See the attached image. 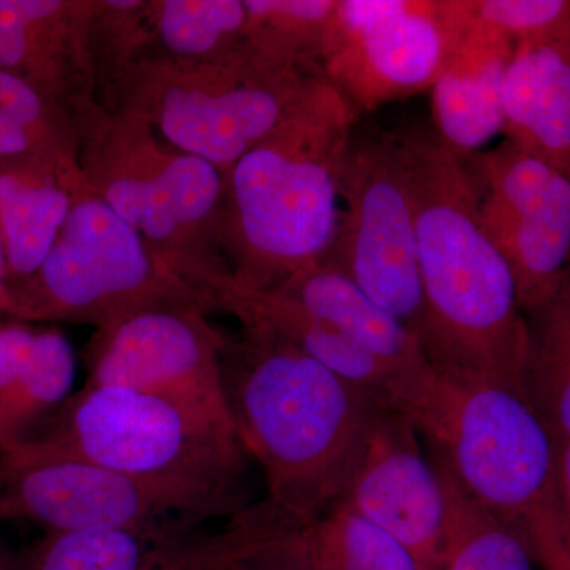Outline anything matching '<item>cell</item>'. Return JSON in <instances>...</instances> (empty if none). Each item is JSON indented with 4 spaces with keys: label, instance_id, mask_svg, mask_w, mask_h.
<instances>
[{
    "label": "cell",
    "instance_id": "5bb4252c",
    "mask_svg": "<svg viewBox=\"0 0 570 570\" xmlns=\"http://www.w3.org/2000/svg\"><path fill=\"white\" fill-rule=\"evenodd\" d=\"M419 433L411 420L382 409L365 456L336 505L389 532L428 570H439L448 523L444 490Z\"/></svg>",
    "mask_w": 570,
    "mask_h": 570
},
{
    "label": "cell",
    "instance_id": "d4e9b609",
    "mask_svg": "<svg viewBox=\"0 0 570 570\" xmlns=\"http://www.w3.org/2000/svg\"><path fill=\"white\" fill-rule=\"evenodd\" d=\"M298 538L314 570H428L389 532L343 505L299 528Z\"/></svg>",
    "mask_w": 570,
    "mask_h": 570
},
{
    "label": "cell",
    "instance_id": "3957f363",
    "mask_svg": "<svg viewBox=\"0 0 570 570\" xmlns=\"http://www.w3.org/2000/svg\"><path fill=\"white\" fill-rule=\"evenodd\" d=\"M356 112L325 80L225 178L224 255L235 283L273 288L324 261Z\"/></svg>",
    "mask_w": 570,
    "mask_h": 570
},
{
    "label": "cell",
    "instance_id": "7a4b0ae2",
    "mask_svg": "<svg viewBox=\"0 0 570 570\" xmlns=\"http://www.w3.org/2000/svg\"><path fill=\"white\" fill-rule=\"evenodd\" d=\"M223 376L239 441L264 471L265 504L294 528L322 519L351 485L384 407L311 356L249 330L227 336Z\"/></svg>",
    "mask_w": 570,
    "mask_h": 570
},
{
    "label": "cell",
    "instance_id": "277c9868",
    "mask_svg": "<svg viewBox=\"0 0 570 570\" xmlns=\"http://www.w3.org/2000/svg\"><path fill=\"white\" fill-rule=\"evenodd\" d=\"M420 433L469 497L530 547L542 570H570L557 441L527 390L442 379Z\"/></svg>",
    "mask_w": 570,
    "mask_h": 570
},
{
    "label": "cell",
    "instance_id": "4316f807",
    "mask_svg": "<svg viewBox=\"0 0 570 570\" xmlns=\"http://www.w3.org/2000/svg\"><path fill=\"white\" fill-rule=\"evenodd\" d=\"M151 0H96L89 24L97 102L115 111L124 75L135 66L149 41Z\"/></svg>",
    "mask_w": 570,
    "mask_h": 570
},
{
    "label": "cell",
    "instance_id": "4fadbf2b",
    "mask_svg": "<svg viewBox=\"0 0 570 570\" xmlns=\"http://www.w3.org/2000/svg\"><path fill=\"white\" fill-rule=\"evenodd\" d=\"M466 24L464 0H392L381 18L326 52L322 75L356 115L377 110L431 89Z\"/></svg>",
    "mask_w": 570,
    "mask_h": 570
},
{
    "label": "cell",
    "instance_id": "603a6c76",
    "mask_svg": "<svg viewBox=\"0 0 570 570\" xmlns=\"http://www.w3.org/2000/svg\"><path fill=\"white\" fill-rule=\"evenodd\" d=\"M436 468L445 498V547L439 570H539L528 543L479 505L436 453Z\"/></svg>",
    "mask_w": 570,
    "mask_h": 570
},
{
    "label": "cell",
    "instance_id": "d6a6232c",
    "mask_svg": "<svg viewBox=\"0 0 570 570\" xmlns=\"http://www.w3.org/2000/svg\"><path fill=\"white\" fill-rule=\"evenodd\" d=\"M0 570H28V562H26V558L13 553L3 543H0Z\"/></svg>",
    "mask_w": 570,
    "mask_h": 570
},
{
    "label": "cell",
    "instance_id": "9c48e42d",
    "mask_svg": "<svg viewBox=\"0 0 570 570\" xmlns=\"http://www.w3.org/2000/svg\"><path fill=\"white\" fill-rule=\"evenodd\" d=\"M243 494L154 482L20 445L0 453V521L47 532L135 530L193 534L250 508Z\"/></svg>",
    "mask_w": 570,
    "mask_h": 570
},
{
    "label": "cell",
    "instance_id": "83f0119b",
    "mask_svg": "<svg viewBox=\"0 0 570 570\" xmlns=\"http://www.w3.org/2000/svg\"><path fill=\"white\" fill-rule=\"evenodd\" d=\"M0 108L28 135L37 156L80 165L77 119L28 81L3 69H0Z\"/></svg>",
    "mask_w": 570,
    "mask_h": 570
},
{
    "label": "cell",
    "instance_id": "d590c367",
    "mask_svg": "<svg viewBox=\"0 0 570 570\" xmlns=\"http://www.w3.org/2000/svg\"><path fill=\"white\" fill-rule=\"evenodd\" d=\"M0 316H3L2 307H0Z\"/></svg>",
    "mask_w": 570,
    "mask_h": 570
},
{
    "label": "cell",
    "instance_id": "6da1fadb",
    "mask_svg": "<svg viewBox=\"0 0 570 570\" xmlns=\"http://www.w3.org/2000/svg\"><path fill=\"white\" fill-rule=\"evenodd\" d=\"M414 200L423 317L420 343L438 376L527 390L530 326L504 255L480 217L466 157L438 134H401Z\"/></svg>",
    "mask_w": 570,
    "mask_h": 570
},
{
    "label": "cell",
    "instance_id": "8992f818",
    "mask_svg": "<svg viewBox=\"0 0 570 570\" xmlns=\"http://www.w3.org/2000/svg\"><path fill=\"white\" fill-rule=\"evenodd\" d=\"M321 75L264 58L247 45L208 62L140 59L124 75L115 111L137 112L165 142L227 178L295 111Z\"/></svg>",
    "mask_w": 570,
    "mask_h": 570
},
{
    "label": "cell",
    "instance_id": "5b68a950",
    "mask_svg": "<svg viewBox=\"0 0 570 570\" xmlns=\"http://www.w3.org/2000/svg\"><path fill=\"white\" fill-rule=\"evenodd\" d=\"M80 167L165 264L214 298V285L230 275L225 178L216 167L165 142L137 112L104 107L82 124Z\"/></svg>",
    "mask_w": 570,
    "mask_h": 570
},
{
    "label": "cell",
    "instance_id": "ac0fdd59",
    "mask_svg": "<svg viewBox=\"0 0 570 570\" xmlns=\"http://www.w3.org/2000/svg\"><path fill=\"white\" fill-rule=\"evenodd\" d=\"M277 291L420 389L433 390L441 377L419 337L328 258L299 269Z\"/></svg>",
    "mask_w": 570,
    "mask_h": 570
},
{
    "label": "cell",
    "instance_id": "ffe728a7",
    "mask_svg": "<svg viewBox=\"0 0 570 570\" xmlns=\"http://www.w3.org/2000/svg\"><path fill=\"white\" fill-rule=\"evenodd\" d=\"M85 184L77 164L37 154L0 159V242L7 288L31 277L43 264Z\"/></svg>",
    "mask_w": 570,
    "mask_h": 570
},
{
    "label": "cell",
    "instance_id": "8fae6325",
    "mask_svg": "<svg viewBox=\"0 0 570 570\" xmlns=\"http://www.w3.org/2000/svg\"><path fill=\"white\" fill-rule=\"evenodd\" d=\"M208 314L160 306L97 328L86 346V385L149 393L235 426L223 376L227 336Z\"/></svg>",
    "mask_w": 570,
    "mask_h": 570
},
{
    "label": "cell",
    "instance_id": "d6986e66",
    "mask_svg": "<svg viewBox=\"0 0 570 570\" xmlns=\"http://www.w3.org/2000/svg\"><path fill=\"white\" fill-rule=\"evenodd\" d=\"M77 355L61 330L0 322V453L31 441L71 396Z\"/></svg>",
    "mask_w": 570,
    "mask_h": 570
},
{
    "label": "cell",
    "instance_id": "f1b7e54d",
    "mask_svg": "<svg viewBox=\"0 0 570 570\" xmlns=\"http://www.w3.org/2000/svg\"><path fill=\"white\" fill-rule=\"evenodd\" d=\"M464 10L515 48L570 39V0H464Z\"/></svg>",
    "mask_w": 570,
    "mask_h": 570
},
{
    "label": "cell",
    "instance_id": "30bf717a",
    "mask_svg": "<svg viewBox=\"0 0 570 570\" xmlns=\"http://www.w3.org/2000/svg\"><path fill=\"white\" fill-rule=\"evenodd\" d=\"M340 202L335 242L325 258L420 341L425 303L401 134L354 132L341 168Z\"/></svg>",
    "mask_w": 570,
    "mask_h": 570
},
{
    "label": "cell",
    "instance_id": "52a82bcc",
    "mask_svg": "<svg viewBox=\"0 0 570 570\" xmlns=\"http://www.w3.org/2000/svg\"><path fill=\"white\" fill-rule=\"evenodd\" d=\"M22 445L138 479L245 497L246 452L235 426L132 389L85 385Z\"/></svg>",
    "mask_w": 570,
    "mask_h": 570
},
{
    "label": "cell",
    "instance_id": "836d02e7",
    "mask_svg": "<svg viewBox=\"0 0 570 570\" xmlns=\"http://www.w3.org/2000/svg\"><path fill=\"white\" fill-rule=\"evenodd\" d=\"M0 307H2L3 316H7L9 313V288H7L6 254H3L2 242H0Z\"/></svg>",
    "mask_w": 570,
    "mask_h": 570
},
{
    "label": "cell",
    "instance_id": "2e32d148",
    "mask_svg": "<svg viewBox=\"0 0 570 570\" xmlns=\"http://www.w3.org/2000/svg\"><path fill=\"white\" fill-rule=\"evenodd\" d=\"M96 0H0V69L17 75L77 119L97 102L89 24Z\"/></svg>",
    "mask_w": 570,
    "mask_h": 570
},
{
    "label": "cell",
    "instance_id": "7c38bea8",
    "mask_svg": "<svg viewBox=\"0 0 570 570\" xmlns=\"http://www.w3.org/2000/svg\"><path fill=\"white\" fill-rule=\"evenodd\" d=\"M466 160L483 227L512 269L520 307L538 309L570 268V181L509 140Z\"/></svg>",
    "mask_w": 570,
    "mask_h": 570
},
{
    "label": "cell",
    "instance_id": "e0dca14e",
    "mask_svg": "<svg viewBox=\"0 0 570 570\" xmlns=\"http://www.w3.org/2000/svg\"><path fill=\"white\" fill-rule=\"evenodd\" d=\"M515 45L468 20L431 86L436 134L450 149L482 153L505 124L504 91Z\"/></svg>",
    "mask_w": 570,
    "mask_h": 570
},
{
    "label": "cell",
    "instance_id": "1f68e13d",
    "mask_svg": "<svg viewBox=\"0 0 570 570\" xmlns=\"http://www.w3.org/2000/svg\"><path fill=\"white\" fill-rule=\"evenodd\" d=\"M554 441H557L558 490H560L562 512H564L570 535V441L560 438H554Z\"/></svg>",
    "mask_w": 570,
    "mask_h": 570
},
{
    "label": "cell",
    "instance_id": "484cf974",
    "mask_svg": "<svg viewBox=\"0 0 570 570\" xmlns=\"http://www.w3.org/2000/svg\"><path fill=\"white\" fill-rule=\"evenodd\" d=\"M245 6L250 50L273 61L321 70L336 0H245Z\"/></svg>",
    "mask_w": 570,
    "mask_h": 570
},
{
    "label": "cell",
    "instance_id": "9a60e30c",
    "mask_svg": "<svg viewBox=\"0 0 570 570\" xmlns=\"http://www.w3.org/2000/svg\"><path fill=\"white\" fill-rule=\"evenodd\" d=\"M214 302L217 311L234 316L243 330L273 337L311 356L363 390L379 406L411 420L417 430L436 404L441 381L433 390L417 387L277 288L245 287L227 275L214 285Z\"/></svg>",
    "mask_w": 570,
    "mask_h": 570
},
{
    "label": "cell",
    "instance_id": "4dcf8cb0",
    "mask_svg": "<svg viewBox=\"0 0 570 570\" xmlns=\"http://www.w3.org/2000/svg\"><path fill=\"white\" fill-rule=\"evenodd\" d=\"M36 154L28 135L22 132L9 115L0 108V159L2 157L24 156Z\"/></svg>",
    "mask_w": 570,
    "mask_h": 570
},
{
    "label": "cell",
    "instance_id": "ba28073f",
    "mask_svg": "<svg viewBox=\"0 0 570 570\" xmlns=\"http://www.w3.org/2000/svg\"><path fill=\"white\" fill-rule=\"evenodd\" d=\"M160 306L217 311L208 292L165 264L86 183L43 264L10 285L7 316L26 324L70 322L97 330Z\"/></svg>",
    "mask_w": 570,
    "mask_h": 570
},
{
    "label": "cell",
    "instance_id": "f546056e",
    "mask_svg": "<svg viewBox=\"0 0 570 570\" xmlns=\"http://www.w3.org/2000/svg\"><path fill=\"white\" fill-rule=\"evenodd\" d=\"M228 570H314L307 560L298 530L266 540L238 558Z\"/></svg>",
    "mask_w": 570,
    "mask_h": 570
},
{
    "label": "cell",
    "instance_id": "44dd1931",
    "mask_svg": "<svg viewBox=\"0 0 570 570\" xmlns=\"http://www.w3.org/2000/svg\"><path fill=\"white\" fill-rule=\"evenodd\" d=\"M502 134L570 181V39L515 48Z\"/></svg>",
    "mask_w": 570,
    "mask_h": 570
},
{
    "label": "cell",
    "instance_id": "e575fe53",
    "mask_svg": "<svg viewBox=\"0 0 570 570\" xmlns=\"http://www.w3.org/2000/svg\"><path fill=\"white\" fill-rule=\"evenodd\" d=\"M562 292H564L566 295L569 296V299H570V268H569V272H568V275H566V279H564V283H562Z\"/></svg>",
    "mask_w": 570,
    "mask_h": 570
},
{
    "label": "cell",
    "instance_id": "7402d4cb",
    "mask_svg": "<svg viewBox=\"0 0 570 570\" xmlns=\"http://www.w3.org/2000/svg\"><path fill=\"white\" fill-rule=\"evenodd\" d=\"M245 0H151L141 59L208 62L246 47Z\"/></svg>",
    "mask_w": 570,
    "mask_h": 570
},
{
    "label": "cell",
    "instance_id": "cb8c5ba5",
    "mask_svg": "<svg viewBox=\"0 0 570 570\" xmlns=\"http://www.w3.org/2000/svg\"><path fill=\"white\" fill-rule=\"evenodd\" d=\"M530 326L524 387L554 438L570 441V299L558 292L549 303L524 313Z\"/></svg>",
    "mask_w": 570,
    "mask_h": 570
}]
</instances>
